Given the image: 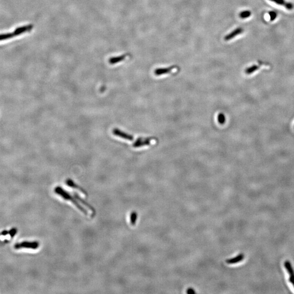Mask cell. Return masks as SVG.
<instances>
[{"instance_id":"obj_1","label":"cell","mask_w":294,"mask_h":294,"mask_svg":"<svg viewBox=\"0 0 294 294\" xmlns=\"http://www.w3.org/2000/svg\"><path fill=\"white\" fill-rule=\"evenodd\" d=\"M55 192H56V193L57 195H59L60 196L63 198L64 199H66L67 200H69L71 201V202H72L73 204H74L75 205L76 207L78 208V209H79L80 211L82 212L84 214H85L86 215H87L88 212L86 210L85 208H83L80 204H79L75 199V197H72V196H71L69 193L66 191L65 190L63 189L62 188H61V187H57L56 189H55Z\"/></svg>"},{"instance_id":"obj_2","label":"cell","mask_w":294,"mask_h":294,"mask_svg":"<svg viewBox=\"0 0 294 294\" xmlns=\"http://www.w3.org/2000/svg\"><path fill=\"white\" fill-rule=\"evenodd\" d=\"M39 246V243L37 241H33V242L25 241V242H22L21 243L15 244L14 246V248L15 249H17V250L24 248L36 250V249L38 248Z\"/></svg>"},{"instance_id":"obj_3","label":"cell","mask_w":294,"mask_h":294,"mask_svg":"<svg viewBox=\"0 0 294 294\" xmlns=\"http://www.w3.org/2000/svg\"><path fill=\"white\" fill-rule=\"evenodd\" d=\"M269 1L272 2L276 3V5L283 6L287 10H293L294 7V5H292V3L287 2L285 0H269Z\"/></svg>"},{"instance_id":"obj_4","label":"cell","mask_w":294,"mask_h":294,"mask_svg":"<svg viewBox=\"0 0 294 294\" xmlns=\"http://www.w3.org/2000/svg\"><path fill=\"white\" fill-rule=\"evenodd\" d=\"M153 139H142V138H139V139H137V141L134 143L133 146L134 147H143L144 146H148L151 143V141L153 140Z\"/></svg>"},{"instance_id":"obj_5","label":"cell","mask_w":294,"mask_h":294,"mask_svg":"<svg viewBox=\"0 0 294 294\" xmlns=\"http://www.w3.org/2000/svg\"><path fill=\"white\" fill-rule=\"evenodd\" d=\"M243 29L241 28V27H238V28H236L235 30H234L233 31L231 32V33L227 35L226 36L224 37V40L226 41H228V40H230L231 39H233L234 38H235L236 36H238L239 34H241L242 33V32H243Z\"/></svg>"},{"instance_id":"obj_6","label":"cell","mask_w":294,"mask_h":294,"mask_svg":"<svg viewBox=\"0 0 294 294\" xmlns=\"http://www.w3.org/2000/svg\"><path fill=\"white\" fill-rule=\"evenodd\" d=\"M176 67L173 66V67H170V68H158V69H156L155 71H154V74L156 76L162 75L170 73Z\"/></svg>"},{"instance_id":"obj_7","label":"cell","mask_w":294,"mask_h":294,"mask_svg":"<svg viewBox=\"0 0 294 294\" xmlns=\"http://www.w3.org/2000/svg\"><path fill=\"white\" fill-rule=\"evenodd\" d=\"M74 197H75V198L76 199L78 200L79 202H80L81 203H82L84 205H85L86 207H87L88 209H90V210H91L92 212L93 216V215H95V210H94V208H93V207H92L89 204H88L87 202H85V200H84L83 199H82V198H81V197H80V196H78L77 193H74Z\"/></svg>"},{"instance_id":"obj_8","label":"cell","mask_w":294,"mask_h":294,"mask_svg":"<svg viewBox=\"0 0 294 294\" xmlns=\"http://www.w3.org/2000/svg\"><path fill=\"white\" fill-rule=\"evenodd\" d=\"M244 257H245V255L243 254V253H241L240 254H239L238 255H237L234 258H231V259H227L226 260L227 263L228 264H235V263H237V262H240L241 261L243 260L244 259Z\"/></svg>"},{"instance_id":"obj_9","label":"cell","mask_w":294,"mask_h":294,"mask_svg":"<svg viewBox=\"0 0 294 294\" xmlns=\"http://www.w3.org/2000/svg\"><path fill=\"white\" fill-rule=\"evenodd\" d=\"M114 134H115L117 136H120L122 138H123V139H129V140H132L134 139V137L130 135H128V134H126L125 132H123L121 131H119V130H114Z\"/></svg>"},{"instance_id":"obj_10","label":"cell","mask_w":294,"mask_h":294,"mask_svg":"<svg viewBox=\"0 0 294 294\" xmlns=\"http://www.w3.org/2000/svg\"><path fill=\"white\" fill-rule=\"evenodd\" d=\"M66 182H67V184L69 186L72 187L73 189H78V190H79V191H80L81 192H82L83 195H87V193H86L85 191L83 190L81 187H79L78 186H77V185H76L73 182V181H71V180H67Z\"/></svg>"},{"instance_id":"obj_11","label":"cell","mask_w":294,"mask_h":294,"mask_svg":"<svg viewBox=\"0 0 294 294\" xmlns=\"http://www.w3.org/2000/svg\"><path fill=\"white\" fill-rule=\"evenodd\" d=\"M127 56V55H122V56H118V57H113V58H112V59H110L109 61V63L112 64L117 63L118 62L123 61L124 59L126 58Z\"/></svg>"},{"instance_id":"obj_12","label":"cell","mask_w":294,"mask_h":294,"mask_svg":"<svg viewBox=\"0 0 294 294\" xmlns=\"http://www.w3.org/2000/svg\"><path fill=\"white\" fill-rule=\"evenodd\" d=\"M284 266L289 275L294 274V270L293 269V267L292 266L291 262H290L289 261L287 260V261L285 262Z\"/></svg>"},{"instance_id":"obj_13","label":"cell","mask_w":294,"mask_h":294,"mask_svg":"<svg viewBox=\"0 0 294 294\" xmlns=\"http://www.w3.org/2000/svg\"><path fill=\"white\" fill-rule=\"evenodd\" d=\"M259 68V66L253 65V66L247 68L245 70V73L246 74L250 75V74H251L254 73L255 71H257Z\"/></svg>"},{"instance_id":"obj_14","label":"cell","mask_w":294,"mask_h":294,"mask_svg":"<svg viewBox=\"0 0 294 294\" xmlns=\"http://www.w3.org/2000/svg\"><path fill=\"white\" fill-rule=\"evenodd\" d=\"M17 36L16 31L13 32V33H8V34H0V40H5V39H9L12 38L13 36Z\"/></svg>"},{"instance_id":"obj_15","label":"cell","mask_w":294,"mask_h":294,"mask_svg":"<svg viewBox=\"0 0 294 294\" xmlns=\"http://www.w3.org/2000/svg\"><path fill=\"white\" fill-rule=\"evenodd\" d=\"M250 15H251V12L250 10H244L243 12H241L240 13L239 17L241 19H247V18L250 17Z\"/></svg>"},{"instance_id":"obj_16","label":"cell","mask_w":294,"mask_h":294,"mask_svg":"<svg viewBox=\"0 0 294 294\" xmlns=\"http://www.w3.org/2000/svg\"><path fill=\"white\" fill-rule=\"evenodd\" d=\"M137 219V214L135 212H132L131 213V216H130V222L132 226H134L136 223Z\"/></svg>"},{"instance_id":"obj_17","label":"cell","mask_w":294,"mask_h":294,"mask_svg":"<svg viewBox=\"0 0 294 294\" xmlns=\"http://www.w3.org/2000/svg\"><path fill=\"white\" fill-rule=\"evenodd\" d=\"M218 122L220 124L223 125L226 122V117L223 113H220L218 116Z\"/></svg>"},{"instance_id":"obj_18","label":"cell","mask_w":294,"mask_h":294,"mask_svg":"<svg viewBox=\"0 0 294 294\" xmlns=\"http://www.w3.org/2000/svg\"><path fill=\"white\" fill-rule=\"evenodd\" d=\"M269 14H270V20L271 21H274L275 19L277 17V13L275 12H270L269 13Z\"/></svg>"},{"instance_id":"obj_19","label":"cell","mask_w":294,"mask_h":294,"mask_svg":"<svg viewBox=\"0 0 294 294\" xmlns=\"http://www.w3.org/2000/svg\"><path fill=\"white\" fill-rule=\"evenodd\" d=\"M17 233V228H13L10 230V231H9V234H10V236L13 238L14 236L15 235H16V234Z\"/></svg>"},{"instance_id":"obj_20","label":"cell","mask_w":294,"mask_h":294,"mask_svg":"<svg viewBox=\"0 0 294 294\" xmlns=\"http://www.w3.org/2000/svg\"><path fill=\"white\" fill-rule=\"evenodd\" d=\"M289 280V282L292 283V284L293 285V286L294 287V274L290 275Z\"/></svg>"},{"instance_id":"obj_21","label":"cell","mask_w":294,"mask_h":294,"mask_svg":"<svg viewBox=\"0 0 294 294\" xmlns=\"http://www.w3.org/2000/svg\"><path fill=\"white\" fill-rule=\"evenodd\" d=\"M186 292L187 294H194L196 292H195V290L193 289H192L191 288H188L186 291Z\"/></svg>"},{"instance_id":"obj_22","label":"cell","mask_w":294,"mask_h":294,"mask_svg":"<svg viewBox=\"0 0 294 294\" xmlns=\"http://www.w3.org/2000/svg\"><path fill=\"white\" fill-rule=\"evenodd\" d=\"M8 234H9V231H3L2 232V234L3 235H6Z\"/></svg>"}]
</instances>
